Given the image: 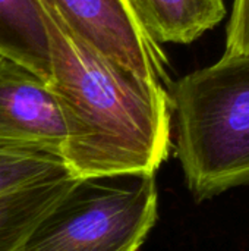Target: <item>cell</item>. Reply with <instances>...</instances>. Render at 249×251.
<instances>
[{
	"instance_id": "obj_1",
	"label": "cell",
	"mask_w": 249,
	"mask_h": 251,
	"mask_svg": "<svg viewBox=\"0 0 249 251\" xmlns=\"http://www.w3.org/2000/svg\"><path fill=\"white\" fill-rule=\"evenodd\" d=\"M43 7L50 41L45 82L63 116L62 159L69 174L76 179L156 175L172 146L169 88L104 60Z\"/></svg>"
},
{
	"instance_id": "obj_2",
	"label": "cell",
	"mask_w": 249,
	"mask_h": 251,
	"mask_svg": "<svg viewBox=\"0 0 249 251\" xmlns=\"http://www.w3.org/2000/svg\"><path fill=\"white\" fill-rule=\"evenodd\" d=\"M176 157L201 201L249 185V53L223 54L169 88Z\"/></svg>"
},
{
	"instance_id": "obj_3",
	"label": "cell",
	"mask_w": 249,
	"mask_h": 251,
	"mask_svg": "<svg viewBox=\"0 0 249 251\" xmlns=\"http://www.w3.org/2000/svg\"><path fill=\"white\" fill-rule=\"evenodd\" d=\"M79 179L25 251H138L158 216L156 175Z\"/></svg>"
},
{
	"instance_id": "obj_4",
	"label": "cell",
	"mask_w": 249,
	"mask_h": 251,
	"mask_svg": "<svg viewBox=\"0 0 249 251\" xmlns=\"http://www.w3.org/2000/svg\"><path fill=\"white\" fill-rule=\"evenodd\" d=\"M81 43L142 81L170 88L169 62L132 0H40Z\"/></svg>"
},
{
	"instance_id": "obj_5",
	"label": "cell",
	"mask_w": 249,
	"mask_h": 251,
	"mask_svg": "<svg viewBox=\"0 0 249 251\" xmlns=\"http://www.w3.org/2000/svg\"><path fill=\"white\" fill-rule=\"evenodd\" d=\"M66 128L48 84L0 57V150L62 159Z\"/></svg>"
},
{
	"instance_id": "obj_6",
	"label": "cell",
	"mask_w": 249,
	"mask_h": 251,
	"mask_svg": "<svg viewBox=\"0 0 249 251\" xmlns=\"http://www.w3.org/2000/svg\"><path fill=\"white\" fill-rule=\"evenodd\" d=\"M78 181L65 172L0 193V251H25L34 229Z\"/></svg>"
},
{
	"instance_id": "obj_7",
	"label": "cell",
	"mask_w": 249,
	"mask_h": 251,
	"mask_svg": "<svg viewBox=\"0 0 249 251\" xmlns=\"http://www.w3.org/2000/svg\"><path fill=\"white\" fill-rule=\"evenodd\" d=\"M0 57L48 79L50 41L40 0H0Z\"/></svg>"
},
{
	"instance_id": "obj_8",
	"label": "cell",
	"mask_w": 249,
	"mask_h": 251,
	"mask_svg": "<svg viewBox=\"0 0 249 251\" xmlns=\"http://www.w3.org/2000/svg\"><path fill=\"white\" fill-rule=\"evenodd\" d=\"M150 35L161 46L189 44L226 16L225 0H132Z\"/></svg>"
},
{
	"instance_id": "obj_9",
	"label": "cell",
	"mask_w": 249,
	"mask_h": 251,
	"mask_svg": "<svg viewBox=\"0 0 249 251\" xmlns=\"http://www.w3.org/2000/svg\"><path fill=\"white\" fill-rule=\"evenodd\" d=\"M69 172L60 159L0 150V193Z\"/></svg>"
},
{
	"instance_id": "obj_10",
	"label": "cell",
	"mask_w": 249,
	"mask_h": 251,
	"mask_svg": "<svg viewBox=\"0 0 249 251\" xmlns=\"http://www.w3.org/2000/svg\"><path fill=\"white\" fill-rule=\"evenodd\" d=\"M225 46L226 56L249 53V0H233Z\"/></svg>"
}]
</instances>
